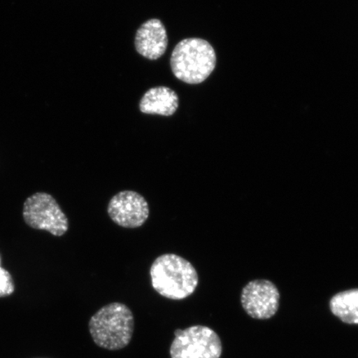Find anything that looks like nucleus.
Here are the masks:
<instances>
[{
    "label": "nucleus",
    "instance_id": "1",
    "mask_svg": "<svg viewBox=\"0 0 358 358\" xmlns=\"http://www.w3.org/2000/svg\"><path fill=\"white\" fill-rule=\"evenodd\" d=\"M152 287L164 298L182 301L195 292L198 271L187 259L167 253L157 257L150 271Z\"/></svg>",
    "mask_w": 358,
    "mask_h": 358
},
{
    "label": "nucleus",
    "instance_id": "2",
    "mask_svg": "<svg viewBox=\"0 0 358 358\" xmlns=\"http://www.w3.org/2000/svg\"><path fill=\"white\" fill-rule=\"evenodd\" d=\"M88 327L98 347L110 351L120 350L131 342L134 329L133 312L124 303H110L91 317Z\"/></svg>",
    "mask_w": 358,
    "mask_h": 358
},
{
    "label": "nucleus",
    "instance_id": "3",
    "mask_svg": "<svg viewBox=\"0 0 358 358\" xmlns=\"http://www.w3.org/2000/svg\"><path fill=\"white\" fill-rule=\"evenodd\" d=\"M216 64V52L212 45L198 38L182 40L170 58L173 75L190 85L203 83L213 73Z\"/></svg>",
    "mask_w": 358,
    "mask_h": 358
},
{
    "label": "nucleus",
    "instance_id": "4",
    "mask_svg": "<svg viewBox=\"0 0 358 358\" xmlns=\"http://www.w3.org/2000/svg\"><path fill=\"white\" fill-rule=\"evenodd\" d=\"M170 346L171 358H220L222 343L220 337L207 326L195 325L176 329Z\"/></svg>",
    "mask_w": 358,
    "mask_h": 358
},
{
    "label": "nucleus",
    "instance_id": "5",
    "mask_svg": "<svg viewBox=\"0 0 358 358\" xmlns=\"http://www.w3.org/2000/svg\"><path fill=\"white\" fill-rule=\"evenodd\" d=\"M22 216L27 225L55 236H64L69 231V219L56 199L47 192H37L27 199Z\"/></svg>",
    "mask_w": 358,
    "mask_h": 358
},
{
    "label": "nucleus",
    "instance_id": "6",
    "mask_svg": "<svg viewBox=\"0 0 358 358\" xmlns=\"http://www.w3.org/2000/svg\"><path fill=\"white\" fill-rule=\"evenodd\" d=\"M107 213L116 225L134 229L144 225L150 211L144 196L136 191L124 190L110 200Z\"/></svg>",
    "mask_w": 358,
    "mask_h": 358
},
{
    "label": "nucleus",
    "instance_id": "7",
    "mask_svg": "<svg viewBox=\"0 0 358 358\" xmlns=\"http://www.w3.org/2000/svg\"><path fill=\"white\" fill-rule=\"evenodd\" d=\"M241 302L248 315L256 320H268L278 310L280 293L267 280L249 282L241 292Z\"/></svg>",
    "mask_w": 358,
    "mask_h": 358
},
{
    "label": "nucleus",
    "instance_id": "8",
    "mask_svg": "<svg viewBox=\"0 0 358 358\" xmlns=\"http://www.w3.org/2000/svg\"><path fill=\"white\" fill-rule=\"evenodd\" d=\"M169 43L166 29L158 19L147 20L138 29L134 46L138 53L150 60L164 55Z\"/></svg>",
    "mask_w": 358,
    "mask_h": 358
},
{
    "label": "nucleus",
    "instance_id": "9",
    "mask_svg": "<svg viewBox=\"0 0 358 358\" xmlns=\"http://www.w3.org/2000/svg\"><path fill=\"white\" fill-rule=\"evenodd\" d=\"M179 106L178 94L167 87H156L149 90L142 96L140 110L147 115L171 116Z\"/></svg>",
    "mask_w": 358,
    "mask_h": 358
},
{
    "label": "nucleus",
    "instance_id": "10",
    "mask_svg": "<svg viewBox=\"0 0 358 358\" xmlns=\"http://www.w3.org/2000/svg\"><path fill=\"white\" fill-rule=\"evenodd\" d=\"M333 315L348 324H358V289L335 294L329 302Z\"/></svg>",
    "mask_w": 358,
    "mask_h": 358
},
{
    "label": "nucleus",
    "instance_id": "11",
    "mask_svg": "<svg viewBox=\"0 0 358 358\" xmlns=\"http://www.w3.org/2000/svg\"><path fill=\"white\" fill-rule=\"evenodd\" d=\"M15 290V286L10 273L0 266V298L10 296Z\"/></svg>",
    "mask_w": 358,
    "mask_h": 358
},
{
    "label": "nucleus",
    "instance_id": "12",
    "mask_svg": "<svg viewBox=\"0 0 358 358\" xmlns=\"http://www.w3.org/2000/svg\"><path fill=\"white\" fill-rule=\"evenodd\" d=\"M0 266H1V257H0Z\"/></svg>",
    "mask_w": 358,
    "mask_h": 358
}]
</instances>
